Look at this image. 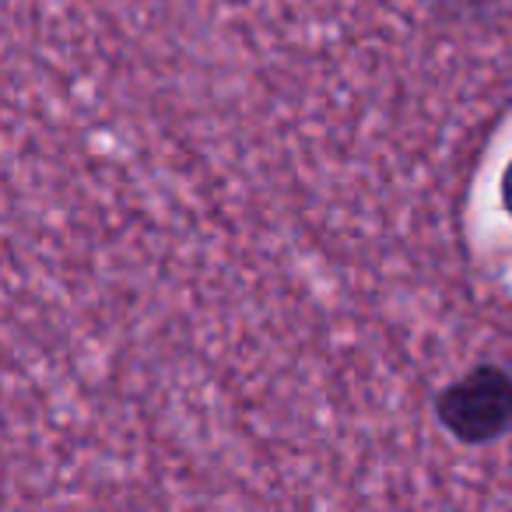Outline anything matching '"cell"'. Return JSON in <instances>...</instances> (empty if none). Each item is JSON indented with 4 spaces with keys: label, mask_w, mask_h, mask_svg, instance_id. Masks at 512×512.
<instances>
[{
    "label": "cell",
    "mask_w": 512,
    "mask_h": 512,
    "mask_svg": "<svg viewBox=\"0 0 512 512\" xmlns=\"http://www.w3.org/2000/svg\"><path fill=\"white\" fill-rule=\"evenodd\" d=\"M502 204H505V211L512 214V165L505 169V176H502Z\"/></svg>",
    "instance_id": "2"
},
{
    "label": "cell",
    "mask_w": 512,
    "mask_h": 512,
    "mask_svg": "<svg viewBox=\"0 0 512 512\" xmlns=\"http://www.w3.org/2000/svg\"><path fill=\"white\" fill-rule=\"evenodd\" d=\"M439 421L460 442H491L512 428V376L495 365H481L460 383L439 393Z\"/></svg>",
    "instance_id": "1"
},
{
    "label": "cell",
    "mask_w": 512,
    "mask_h": 512,
    "mask_svg": "<svg viewBox=\"0 0 512 512\" xmlns=\"http://www.w3.org/2000/svg\"><path fill=\"white\" fill-rule=\"evenodd\" d=\"M449 4H474V0H449Z\"/></svg>",
    "instance_id": "3"
}]
</instances>
